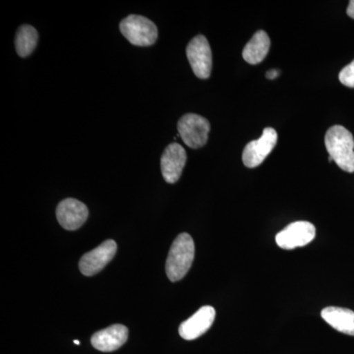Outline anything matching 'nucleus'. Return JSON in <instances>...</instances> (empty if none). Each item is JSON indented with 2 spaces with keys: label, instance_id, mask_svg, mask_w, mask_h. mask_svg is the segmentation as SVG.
I'll list each match as a JSON object with an SVG mask.
<instances>
[{
  "label": "nucleus",
  "instance_id": "5",
  "mask_svg": "<svg viewBox=\"0 0 354 354\" xmlns=\"http://www.w3.org/2000/svg\"><path fill=\"white\" fill-rule=\"evenodd\" d=\"M186 55L195 75L200 79H208L213 66V57L206 37L198 35L191 39L186 48Z\"/></svg>",
  "mask_w": 354,
  "mask_h": 354
},
{
  "label": "nucleus",
  "instance_id": "10",
  "mask_svg": "<svg viewBox=\"0 0 354 354\" xmlns=\"http://www.w3.org/2000/svg\"><path fill=\"white\" fill-rule=\"evenodd\" d=\"M88 216V209L84 203L67 198L57 205V218L64 230H76L82 227Z\"/></svg>",
  "mask_w": 354,
  "mask_h": 354
},
{
  "label": "nucleus",
  "instance_id": "3",
  "mask_svg": "<svg viewBox=\"0 0 354 354\" xmlns=\"http://www.w3.org/2000/svg\"><path fill=\"white\" fill-rule=\"evenodd\" d=\"M120 29L121 34L134 46H153L158 39L157 26L144 16L135 14L127 16L121 20Z\"/></svg>",
  "mask_w": 354,
  "mask_h": 354
},
{
  "label": "nucleus",
  "instance_id": "14",
  "mask_svg": "<svg viewBox=\"0 0 354 354\" xmlns=\"http://www.w3.org/2000/svg\"><path fill=\"white\" fill-rule=\"evenodd\" d=\"M271 41L265 31L255 32L253 38L247 43L242 57L249 64L256 65L262 62L269 53Z\"/></svg>",
  "mask_w": 354,
  "mask_h": 354
},
{
  "label": "nucleus",
  "instance_id": "18",
  "mask_svg": "<svg viewBox=\"0 0 354 354\" xmlns=\"http://www.w3.org/2000/svg\"><path fill=\"white\" fill-rule=\"evenodd\" d=\"M346 13H348L349 17L353 18V19H354V0H351V1L349 2Z\"/></svg>",
  "mask_w": 354,
  "mask_h": 354
},
{
  "label": "nucleus",
  "instance_id": "17",
  "mask_svg": "<svg viewBox=\"0 0 354 354\" xmlns=\"http://www.w3.org/2000/svg\"><path fill=\"white\" fill-rule=\"evenodd\" d=\"M279 75V71L277 69L269 70V71L266 73V77H267L268 79H270V80H274V79H276Z\"/></svg>",
  "mask_w": 354,
  "mask_h": 354
},
{
  "label": "nucleus",
  "instance_id": "8",
  "mask_svg": "<svg viewBox=\"0 0 354 354\" xmlns=\"http://www.w3.org/2000/svg\"><path fill=\"white\" fill-rule=\"evenodd\" d=\"M118 251V244L113 239L102 242L94 250L86 253L79 262V268L84 276L92 277L102 271L113 259Z\"/></svg>",
  "mask_w": 354,
  "mask_h": 354
},
{
  "label": "nucleus",
  "instance_id": "2",
  "mask_svg": "<svg viewBox=\"0 0 354 354\" xmlns=\"http://www.w3.org/2000/svg\"><path fill=\"white\" fill-rule=\"evenodd\" d=\"M195 256V244L189 234H181L176 237L165 263L167 278L172 283L181 281L189 272Z\"/></svg>",
  "mask_w": 354,
  "mask_h": 354
},
{
  "label": "nucleus",
  "instance_id": "7",
  "mask_svg": "<svg viewBox=\"0 0 354 354\" xmlns=\"http://www.w3.org/2000/svg\"><path fill=\"white\" fill-rule=\"evenodd\" d=\"M316 228L308 221H295L283 228L276 236L279 247L292 250L307 245L315 239Z\"/></svg>",
  "mask_w": 354,
  "mask_h": 354
},
{
  "label": "nucleus",
  "instance_id": "19",
  "mask_svg": "<svg viewBox=\"0 0 354 354\" xmlns=\"http://www.w3.org/2000/svg\"><path fill=\"white\" fill-rule=\"evenodd\" d=\"M74 344H77V346H79V344H80V342H79V341H74Z\"/></svg>",
  "mask_w": 354,
  "mask_h": 354
},
{
  "label": "nucleus",
  "instance_id": "1",
  "mask_svg": "<svg viewBox=\"0 0 354 354\" xmlns=\"http://www.w3.org/2000/svg\"><path fill=\"white\" fill-rule=\"evenodd\" d=\"M325 145L330 158L344 171L354 172V139L342 125H335L326 133Z\"/></svg>",
  "mask_w": 354,
  "mask_h": 354
},
{
  "label": "nucleus",
  "instance_id": "4",
  "mask_svg": "<svg viewBox=\"0 0 354 354\" xmlns=\"http://www.w3.org/2000/svg\"><path fill=\"white\" fill-rule=\"evenodd\" d=\"M211 127L208 120L195 113L184 114L177 123V130L186 146L202 148L208 142Z\"/></svg>",
  "mask_w": 354,
  "mask_h": 354
},
{
  "label": "nucleus",
  "instance_id": "13",
  "mask_svg": "<svg viewBox=\"0 0 354 354\" xmlns=\"http://www.w3.org/2000/svg\"><path fill=\"white\" fill-rule=\"evenodd\" d=\"M321 316L330 327L342 334L354 335V312L342 307H327L321 312Z\"/></svg>",
  "mask_w": 354,
  "mask_h": 354
},
{
  "label": "nucleus",
  "instance_id": "15",
  "mask_svg": "<svg viewBox=\"0 0 354 354\" xmlns=\"http://www.w3.org/2000/svg\"><path fill=\"white\" fill-rule=\"evenodd\" d=\"M39 34L31 25H23L16 32L15 48L18 55L27 57L36 48L38 44Z\"/></svg>",
  "mask_w": 354,
  "mask_h": 354
},
{
  "label": "nucleus",
  "instance_id": "12",
  "mask_svg": "<svg viewBox=\"0 0 354 354\" xmlns=\"http://www.w3.org/2000/svg\"><path fill=\"white\" fill-rule=\"evenodd\" d=\"M128 335L129 332L125 326L115 324L95 333L91 339V342L97 351L102 353H111V351H118L127 342Z\"/></svg>",
  "mask_w": 354,
  "mask_h": 354
},
{
  "label": "nucleus",
  "instance_id": "16",
  "mask_svg": "<svg viewBox=\"0 0 354 354\" xmlns=\"http://www.w3.org/2000/svg\"><path fill=\"white\" fill-rule=\"evenodd\" d=\"M339 79L342 85L354 88V60L339 72Z\"/></svg>",
  "mask_w": 354,
  "mask_h": 354
},
{
  "label": "nucleus",
  "instance_id": "9",
  "mask_svg": "<svg viewBox=\"0 0 354 354\" xmlns=\"http://www.w3.org/2000/svg\"><path fill=\"white\" fill-rule=\"evenodd\" d=\"M187 160V155L180 144H169L165 149L160 158V169L162 176L167 183H177L183 174L184 167Z\"/></svg>",
  "mask_w": 354,
  "mask_h": 354
},
{
  "label": "nucleus",
  "instance_id": "11",
  "mask_svg": "<svg viewBox=\"0 0 354 354\" xmlns=\"http://www.w3.org/2000/svg\"><path fill=\"white\" fill-rule=\"evenodd\" d=\"M216 310L212 306H204L194 315L184 321L179 327V335L186 341H193L204 335L213 325Z\"/></svg>",
  "mask_w": 354,
  "mask_h": 354
},
{
  "label": "nucleus",
  "instance_id": "6",
  "mask_svg": "<svg viewBox=\"0 0 354 354\" xmlns=\"http://www.w3.org/2000/svg\"><path fill=\"white\" fill-rule=\"evenodd\" d=\"M278 142V133L274 128H265L262 136L258 140L249 142L243 153L242 160L245 167L254 169L264 162L265 158L274 150Z\"/></svg>",
  "mask_w": 354,
  "mask_h": 354
}]
</instances>
